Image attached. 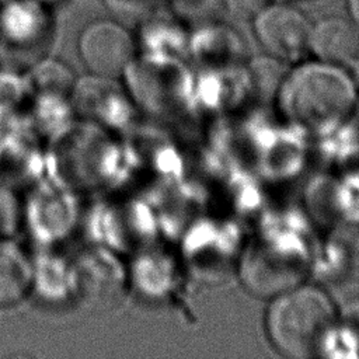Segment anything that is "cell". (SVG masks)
Wrapping results in <instances>:
<instances>
[{
  "instance_id": "1",
  "label": "cell",
  "mask_w": 359,
  "mask_h": 359,
  "mask_svg": "<svg viewBox=\"0 0 359 359\" xmlns=\"http://www.w3.org/2000/svg\"><path fill=\"white\" fill-rule=\"evenodd\" d=\"M46 177L79 194L125 187L128 167L121 135L76 119L46 142Z\"/></svg>"
},
{
  "instance_id": "2",
  "label": "cell",
  "mask_w": 359,
  "mask_h": 359,
  "mask_svg": "<svg viewBox=\"0 0 359 359\" xmlns=\"http://www.w3.org/2000/svg\"><path fill=\"white\" fill-rule=\"evenodd\" d=\"M355 81L338 65H300L283 81L280 105L286 116L310 132H325L349 115L356 97Z\"/></svg>"
},
{
  "instance_id": "3",
  "label": "cell",
  "mask_w": 359,
  "mask_h": 359,
  "mask_svg": "<svg viewBox=\"0 0 359 359\" xmlns=\"http://www.w3.org/2000/svg\"><path fill=\"white\" fill-rule=\"evenodd\" d=\"M79 229L86 243L107 247L123 257L161 240L150 198L128 187L97 194L84 203Z\"/></svg>"
},
{
  "instance_id": "4",
  "label": "cell",
  "mask_w": 359,
  "mask_h": 359,
  "mask_svg": "<svg viewBox=\"0 0 359 359\" xmlns=\"http://www.w3.org/2000/svg\"><path fill=\"white\" fill-rule=\"evenodd\" d=\"M266 332L273 346L289 358H311L323 352L335 325V310L324 290L294 286L271 303Z\"/></svg>"
},
{
  "instance_id": "5",
  "label": "cell",
  "mask_w": 359,
  "mask_h": 359,
  "mask_svg": "<svg viewBox=\"0 0 359 359\" xmlns=\"http://www.w3.org/2000/svg\"><path fill=\"white\" fill-rule=\"evenodd\" d=\"M182 60L136 53L121 79L140 114L165 125L182 112L189 79Z\"/></svg>"
},
{
  "instance_id": "6",
  "label": "cell",
  "mask_w": 359,
  "mask_h": 359,
  "mask_svg": "<svg viewBox=\"0 0 359 359\" xmlns=\"http://www.w3.org/2000/svg\"><path fill=\"white\" fill-rule=\"evenodd\" d=\"M81 194L43 177L22 198V230L35 248L59 247L80 226Z\"/></svg>"
},
{
  "instance_id": "7",
  "label": "cell",
  "mask_w": 359,
  "mask_h": 359,
  "mask_svg": "<svg viewBox=\"0 0 359 359\" xmlns=\"http://www.w3.org/2000/svg\"><path fill=\"white\" fill-rule=\"evenodd\" d=\"M121 137L128 167L125 187L130 185V188L149 195L157 188L180 180L181 158L165 125L156 121H139Z\"/></svg>"
},
{
  "instance_id": "8",
  "label": "cell",
  "mask_w": 359,
  "mask_h": 359,
  "mask_svg": "<svg viewBox=\"0 0 359 359\" xmlns=\"http://www.w3.org/2000/svg\"><path fill=\"white\" fill-rule=\"evenodd\" d=\"M52 10L38 0L0 3V59L7 67H28L46 55L56 32Z\"/></svg>"
},
{
  "instance_id": "9",
  "label": "cell",
  "mask_w": 359,
  "mask_h": 359,
  "mask_svg": "<svg viewBox=\"0 0 359 359\" xmlns=\"http://www.w3.org/2000/svg\"><path fill=\"white\" fill-rule=\"evenodd\" d=\"M70 101L77 119L116 135L140 121V112L121 77L88 73L76 80Z\"/></svg>"
},
{
  "instance_id": "10",
  "label": "cell",
  "mask_w": 359,
  "mask_h": 359,
  "mask_svg": "<svg viewBox=\"0 0 359 359\" xmlns=\"http://www.w3.org/2000/svg\"><path fill=\"white\" fill-rule=\"evenodd\" d=\"M73 278V303L87 307L107 306L129 289L123 255L86 243L69 255Z\"/></svg>"
},
{
  "instance_id": "11",
  "label": "cell",
  "mask_w": 359,
  "mask_h": 359,
  "mask_svg": "<svg viewBox=\"0 0 359 359\" xmlns=\"http://www.w3.org/2000/svg\"><path fill=\"white\" fill-rule=\"evenodd\" d=\"M76 48L88 73L121 77L137 53L135 32L112 18L88 21L79 32Z\"/></svg>"
},
{
  "instance_id": "12",
  "label": "cell",
  "mask_w": 359,
  "mask_h": 359,
  "mask_svg": "<svg viewBox=\"0 0 359 359\" xmlns=\"http://www.w3.org/2000/svg\"><path fill=\"white\" fill-rule=\"evenodd\" d=\"M252 27L265 52L280 62L297 60L309 50L311 22L292 4L271 1L252 17Z\"/></svg>"
},
{
  "instance_id": "13",
  "label": "cell",
  "mask_w": 359,
  "mask_h": 359,
  "mask_svg": "<svg viewBox=\"0 0 359 359\" xmlns=\"http://www.w3.org/2000/svg\"><path fill=\"white\" fill-rule=\"evenodd\" d=\"M129 289L147 300H164L178 286L180 264L165 240H156L129 255Z\"/></svg>"
},
{
  "instance_id": "14",
  "label": "cell",
  "mask_w": 359,
  "mask_h": 359,
  "mask_svg": "<svg viewBox=\"0 0 359 359\" xmlns=\"http://www.w3.org/2000/svg\"><path fill=\"white\" fill-rule=\"evenodd\" d=\"M46 177V142L29 128L0 140V182L13 188L35 184Z\"/></svg>"
},
{
  "instance_id": "15",
  "label": "cell",
  "mask_w": 359,
  "mask_h": 359,
  "mask_svg": "<svg viewBox=\"0 0 359 359\" xmlns=\"http://www.w3.org/2000/svg\"><path fill=\"white\" fill-rule=\"evenodd\" d=\"M31 264V294L48 304L73 302V278L69 255L60 252L57 247L35 248Z\"/></svg>"
},
{
  "instance_id": "16",
  "label": "cell",
  "mask_w": 359,
  "mask_h": 359,
  "mask_svg": "<svg viewBox=\"0 0 359 359\" xmlns=\"http://www.w3.org/2000/svg\"><path fill=\"white\" fill-rule=\"evenodd\" d=\"M184 24L172 13L163 14L158 10L143 17L135 32L137 53L184 59L188 53L189 39Z\"/></svg>"
},
{
  "instance_id": "17",
  "label": "cell",
  "mask_w": 359,
  "mask_h": 359,
  "mask_svg": "<svg viewBox=\"0 0 359 359\" xmlns=\"http://www.w3.org/2000/svg\"><path fill=\"white\" fill-rule=\"evenodd\" d=\"M309 50L321 62L351 63L359 56V29L349 18H321L311 24Z\"/></svg>"
},
{
  "instance_id": "18",
  "label": "cell",
  "mask_w": 359,
  "mask_h": 359,
  "mask_svg": "<svg viewBox=\"0 0 359 359\" xmlns=\"http://www.w3.org/2000/svg\"><path fill=\"white\" fill-rule=\"evenodd\" d=\"M238 35L226 25L208 21L189 32L188 53L203 69H222L241 53Z\"/></svg>"
},
{
  "instance_id": "19",
  "label": "cell",
  "mask_w": 359,
  "mask_h": 359,
  "mask_svg": "<svg viewBox=\"0 0 359 359\" xmlns=\"http://www.w3.org/2000/svg\"><path fill=\"white\" fill-rule=\"evenodd\" d=\"M31 257L14 238L0 240V307H10L31 294Z\"/></svg>"
},
{
  "instance_id": "20",
  "label": "cell",
  "mask_w": 359,
  "mask_h": 359,
  "mask_svg": "<svg viewBox=\"0 0 359 359\" xmlns=\"http://www.w3.org/2000/svg\"><path fill=\"white\" fill-rule=\"evenodd\" d=\"M27 119L29 129L42 140L49 142L77 118L69 95L39 94L31 95L27 108Z\"/></svg>"
},
{
  "instance_id": "21",
  "label": "cell",
  "mask_w": 359,
  "mask_h": 359,
  "mask_svg": "<svg viewBox=\"0 0 359 359\" xmlns=\"http://www.w3.org/2000/svg\"><path fill=\"white\" fill-rule=\"evenodd\" d=\"M24 74L29 95L57 94L70 97L77 80L74 72L66 62L48 55L29 65L24 70Z\"/></svg>"
},
{
  "instance_id": "22",
  "label": "cell",
  "mask_w": 359,
  "mask_h": 359,
  "mask_svg": "<svg viewBox=\"0 0 359 359\" xmlns=\"http://www.w3.org/2000/svg\"><path fill=\"white\" fill-rule=\"evenodd\" d=\"M334 251L342 271L351 278L359 279V222L346 223L332 240Z\"/></svg>"
},
{
  "instance_id": "23",
  "label": "cell",
  "mask_w": 359,
  "mask_h": 359,
  "mask_svg": "<svg viewBox=\"0 0 359 359\" xmlns=\"http://www.w3.org/2000/svg\"><path fill=\"white\" fill-rule=\"evenodd\" d=\"M22 230V198L17 189L0 182V240L15 238Z\"/></svg>"
},
{
  "instance_id": "24",
  "label": "cell",
  "mask_w": 359,
  "mask_h": 359,
  "mask_svg": "<svg viewBox=\"0 0 359 359\" xmlns=\"http://www.w3.org/2000/svg\"><path fill=\"white\" fill-rule=\"evenodd\" d=\"M217 3L220 0H170L171 13L184 22L203 21L210 15Z\"/></svg>"
},
{
  "instance_id": "25",
  "label": "cell",
  "mask_w": 359,
  "mask_h": 359,
  "mask_svg": "<svg viewBox=\"0 0 359 359\" xmlns=\"http://www.w3.org/2000/svg\"><path fill=\"white\" fill-rule=\"evenodd\" d=\"M107 6L125 14H143V17L156 11L158 0H105Z\"/></svg>"
},
{
  "instance_id": "26",
  "label": "cell",
  "mask_w": 359,
  "mask_h": 359,
  "mask_svg": "<svg viewBox=\"0 0 359 359\" xmlns=\"http://www.w3.org/2000/svg\"><path fill=\"white\" fill-rule=\"evenodd\" d=\"M272 0H220L222 6L237 17L252 18Z\"/></svg>"
},
{
  "instance_id": "27",
  "label": "cell",
  "mask_w": 359,
  "mask_h": 359,
  "mask_svg": "<svg viewBox=\"0 0 359 359\" xmlns=\"http://www.w3.org/2000/svg\"><path fill=\"white\" fill-rule=\"evenodd\" d=\"M341 321L359 349V299L348 302L341 313Z\"/></svg>"
},
{
  "instance_id": "28",
  "label": "cell",
  "mask_w": 359,
  "mask_h": 359,
  "mask_svg": "<svg viewBox=\"0 0 359 359\" xmlns=\"http://www.w3.org/2000/svg\"><path fill=\"white\" fill-rule=\"evenodd\" d=\"M349 20L356 25L359 29V0H346Z\"/></svg>"
},
{
  "instance_id": "29",
  "label": "cell",
  "mask_w": 359,
  "mask_h": 359,
  "mask_svg": "<svg viewBox=\"0 0 359 359\" xmlns=\"http://www.w3.org/2000/svg\"><path fill=\"white\" fill-rule=\"evenodd\" d=\"M355 63V72H353V81L356 84V87L359 88V56L353 60Z\"/></svg>"
},
{
  "instance_id": "30",
  "label": "cell",
  "mask_w": 359,
  "mask_h": 359,
  "mask_svg": "<svg viewBox=\"0 0 359 359\" xmlns=\"http://www.w3.org/2000/svg\"><path fill=\"white\" fill-rule=\"evenodd\" d=\"M38 1H41V3H43V4H46V6H49V7H55V6H57V4H60V3H63L65 0H38Z\"/></svg>"
},
{
  "instance_id": "31",
  "label": "cell",
  "mask_w": 359,
  "mask_h": 359,
  "mask_svg": "<svg viewBox=\"0 0 359 359\" xmlns=\"http://www.w3.org/2000/svg\"><path fill=\"white\" fill-rule=\"evenodd\" d=\"M3 1H6V0H0V3H3Z\"/></svg>"
}]
</instances>
